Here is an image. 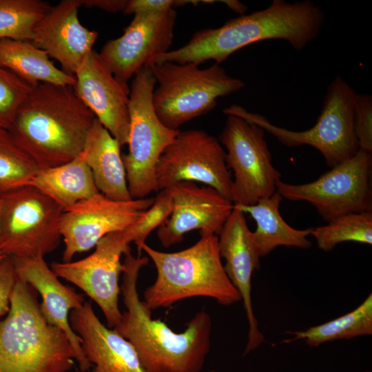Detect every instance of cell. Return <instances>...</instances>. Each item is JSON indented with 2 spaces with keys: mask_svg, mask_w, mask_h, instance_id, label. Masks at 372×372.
<instances>
[{
  "mask_svg": "<svg viewBox=\"0 0 372 372\" xmlns=\"http://www.w3.org/2000/svg\"><path fill=\"white\" fill-rule=\"evenodd\" d=\"M123 255L120 288L127 310L113 329L132 344L145 372H201L211 347L210 316L196 313L181 333L152 318L137 290L140 269L149 258L134 256L130 249Z\"/></svg>",
  "mask_w": 372,
  "mask_h": 372,
  "instance_id": "cell-1",
  "label": "cell"
},
{
  "mask_svg": "<svg viewBox=\"0 0 372 372\" xmlns=\"http://www.w3.org/2000/svg\"><path fill=\"white\" fill-rule=\"evenodd\" d=\"M324 21L323 11L311 1L273 0L267 8L231 19L219 28L196 31L185 45L158 56L153 63L220 64L238 50L269 39L287 41L301 51L318 35Z\"/></svg>",
  "mask_w": 372,
  "mask_h": 372,
  "instance_id": "cell-2",
  "label": "cell"
},
{
  "mask_svg": "<svg viewBox=\"0 0 372 372\" xmlns=\"http://www.w3.org/2000/svg\"><path fill=\"white\" fill-rule=\"evenodd\" d=\"M95 118L72 86L39 83L19 107L8 131L45 169L80 155Z\"/></svg>",
  "mask_w": 372,
  "mask_h": 372,
  "instance_id": "cell-3",
  "label": "cell"
},
{
  "mask_svg": "<svg viewBox=\"0 0 372 372\" xmlns=\"http://www.w3.org/2000/svg\"><path fill=\"white\" fill-rule=\"evenodd\" d=\"M0 320V372H68L75 353L66 335L43 316L34 289L17 278Z\"/></svg>",
  "mask_w": 372,
  "mask_h": 372,
  "instance_id": "cell-4",
  "label": "cell"
},
{
  "mask_svg": "<svg viewBox=\"0 0 372 372\" xmlns=\"http://www.w3.org/2000/svg\"><path fill=\"white\" fill-rule=\"evenodd\" d=\"M218 242L216 235L204 236L194 245L171 253L156 250L145 242L137 244L138 255L143 250L157 271L155 282L144 291L147 306L153 310L200 296L214 298L223 305L240 301L225 271Z\"/></svg>",
  "mask_w": 372,
  "mask_h": 372,
  "instance_id": "cell-5",
  "label": "cell"
},
{
  "mask_svg": "<svg viewBox=\"0 0 372 372\" xmlns=\"http://www.w3.org/2000/svg\"><path fill=\"white\" fill-rule=\"evenodd\" d=\"M149 67L158 85L152 94L155 112L163 124L173 130H180L185 123L214 109L218 98L245 86L217 63L206 68L174 62L154 63Z\"/></svg>",
  "mask_w": 372,
  "mask_h": 372,
  "instance_id": "cell-6",
  "label": "cell"
},
{
  "mask_svg": "<svg viewBox=\"0 0 372 372\" xmlns=\"http://www.w3.org/2000/svg\"><path fill=\"white\" fill-rule=\"evenodd\" d=\"M357 92L338 76L327 87L322 109L316 124L309 130L293 131L272 124L265 116L247 111L238 105L223 110L254 123L289 147L309 145L323 156L333 167L353 156L359 150L355 134V106Z\"/></svg>",
  "mask_w": 372,
  "mask_h": 372,
  "instance_id": "cell-7",
  "label": "cell"
},
{
  "mask_svg": "<svg viewBox=\"0 0 372 372\" xmlns=\"http://www.w3.org/2000/svg\"><path fill=\"white\" fill-rule=\"evenodd\" d=\"M155 87L156 79L148 66L134 76L130 88L128 152L122 158L132 199L147 198L158 191L157 163L180 131L165 126L156 115L152 103Z\"/></svg>",
  "mask_w": 372,
  "mask_h": 372,
  "instance_id": "cell-8",
  "label": "cell"
},
{
  "mask_svg": "<svg viewBox=\"0 0 372 372\" xmlns=\"http://www.w3.org/2000/svg\"><path fill=\"white\" fill-rule=\"evenodd\" d=\"M0 251L6 256H43L60 245L63 208L28 185L1 194Z\"/></svg>",
  "mask_w": 372,
  "mask_h": 372,
  "instance_id": "cell-9",
  "label": "cell"
},
{
  "mask_svg": "<svg viewBox=\"0 0 372 372\" xmlns=\"http://www.w3.org/2000/svg\"><path fill=\"white\" fill-rule=\"evenodd\" d=\"M371 169V153L359 149L311 183L278 180L276 192L282 198L310 203L327 222L344 214L372 211Z\"/></svg>",
  "mask_w": 372,
  "mask_h": 372,
  "instance_id": "cell-10",
  "label": "cell"
},
{
  "mask_svg": "<svg viewBox=\"0 0 372 372\" xmlns=\"http://www.w3.org/2000/svg\"><path fill=\"white\" fill-rule=\"evenodd\" d=\"M227 116L219 141L226 149L227 166L234 172L231 201L254 205L276 192L281 174L272 165L264 130L238 116Z\"/></svg>",
  "mask_w": 372,
  "mask_h": 372,
  "instance_id": "cell-11",
  "label": "cell"
},
{
  "mask_svg": "<svg viewBox=\"0 0 372 372\" xmlns=\"http://www.w3.org/2000/svg\"><path fill=\"white\" fill-rule=\"evenodd\" d=\"M158 189L182 182L209 186L231 201L232 178L219 140L203 130L179 131L156 166Z\"/></svg>",
  "mask_w": 372,
  "mask_h": 372,
  "instance_id": "cell-12",
  "label": "cell"
},
{
  "mask_svg": "<svg viewBox=\"0 0 372 372\" xmlns=\"http://www.w3.org/2000/svg\"><path fill=\"white\" fill-rule=\"evenodd\" d=\"M130 243L125 229L102 238L94 251L81 260L50 265L57 277L79 287L99 306L110 329L118 323L122 315L118 308L121 258L130 249Z\"/></svg>",
  "mask_w": 372,
  "mask_h": 372,
  "instance_id": "cell-13",
  "label": "cell"
},
{
  "mask_svg": "<svg viewBox=\"0 0 372 372\" xmlns=\"http://www.w3.org/2000/svg\"><path fill=\"white\" fill-rule=\"evenodd\" d=\"M154 198L119 201L101 193L63 211L60 231L65 243L63 262L87 251L106 235L134 225L152 205Z\"/></svg>",
  "mask_w": 372,
  "mask_h": 372,
  "instance_id": "cell-14",
  "label": "cell"
},
{
  "mask_svg": "<svg viewBox=\"0 0 372 372\" xmlns=\"http://www.w3.org/2000/svg\"><path fill=\"white\" fill-rule=\"evenodd\" d=\"M176 21L175 9L135 14L123 34L108 41L99 56L116 79L127 83L156 57L169 51Z\"/></svg>",
  "mask_w": 372,
  "mask_h": 372,
  "instance_id": "cell-15",
  "label": "cell"
},
{
  "mask_svg": "<svg viewBox=\"0 0 372 372\" xmlns=\"http://www.w3.org/2000/svg\"><path fill=\"white\" fill-rule=\"evenodd\" d=\"M173 209L165 223L157 229L165 247L183 241L185 234L199 230L201 236H218L231 214L234 203L214 188L182 181L170 187Z\"/></svg>",
  "mask_w": 372,
  "mask_h": 372,
  "instance_id": "cell-16",
  "label": "cell"
},
{
  "mask_svg": "<svg viewBox=\"0 0 372 372\" xmlns=\"http://www.w3.org/2000/svg\"><path fill=\"white\" fill-rule=\"evenodd\" d=\"M74 76L72 87L77 97L121 147L126 145L130 130L127 83L116 79L93 50Z\"/></svg>",
  "mask_w": 372,
  "mask_h": 372,
  "instance_id": "cell-17",
  "label": "cell"
},
{
  "mask_svg": "<svg viewBox=\"0 0 372 372\" xmlns=\"http://www.w3.org/2000/svg\"><path fill=\"white\" fill-rule=\"evenodd\" d=\"M218 237L220 256L225 260V271L238 291L246 312L249 324L244 351L246 355L265 342L251 300V278L254 271L260 268V257L254 244L245 213L234 205Z\"/></svg>",
  "mask_w": 372,
  "mask_h": 372,
  "instance_id": "cell-18",
  "label": "cell"
},
{
  "mask_svg": "<svg viewBox=\"0 0 372 372\" xmlns=\"http://www.w3.org/2000/svg\"><path fill=\"white\" fill-rule=\"evenodd\" d=\"M82 0H63L36 23L31 43L61 65V70L74 76L92 50L99 34L80 23L79 8Z\"/></svg>",
  "mask_w": 372,
  "mask_h": 372,
  "instance_id": "cell-19",
  "label": "cell"
},
{
  "mask_svg": "<svg viewBox=\"0 0 372 372\" xmlns=\"http://www.w3.org/2000/svg\"><path fill=\"white\" fill-rule=\"evenodd\" d=\"M9 257L17 278L40 293L42 298L40 309L45 320L66 334L74 351L75 360L79 365L80 371H88L92 365L85 356L81 338L72 329L69 320L71 311L83 306L84 296L76 293L74 288L63 285L43 256Z\"/></svg>",
  "mask_w": 372,
  "mask_h": 372,
  "instance_id": "cell-20",
  "label": "cell"
},
{
  "mask_svg": "<svg viewBox=\"0 0 372 372\" xmlns=\"http://www.w3.org/2000/svg\"><path fill=\"white\" fill-rule=\"evenodd\" d=\"M69 320L81 338L92 372H145L132 344L101 323L90 302L85 301L81 308L71 311Z\"/></svg>",
  "mask_w": 372,
  "mask_h": 372,
  "instance_id": "cell-21",
  "label": "cell"
},
{
  "mask_svg": "<svg viewBox=\"0 0 372 372\" xmlns=\"http://www.w3.org/2000/svg\"><path fill=\"white\" fill-rule=\"evenodd\" d=\"M121 145L95 118L87 134L81 154L90 169L99 192L119 201L132 199L121 154Z\"/></svg>",
  "mask_w": 372,
  "mask_h": 372,
  "instance_id": "cell-22",
  "label": "cell"
},
{
  "mask_svg": "<svg viewBox=\"0 0 372 372\" xmlns=\"http://www.w3.org/2000/svg\"><path fill=\"white\" fill-rule=\"evenodd\" d=\"M282 199L276 192L269 197L260 199L254 205H234L244 213L249 214L256 221V229L251 231V238L260 258L280 246L308 249L312 245L307 238L312 228L297 229L284 220L279 211Z\"/></svg>",
  "mask_w": 372,
  "mask_h": 372,
  "instance_id": "cell-23",
  "label": "cell"
},
{
  "mask_svg": "<svg viewBox=\"0 0 372 372\" xmlns=\"http://www.w3.org/2000/svg\"><path fill=\"white\" fill-rule=\"evenodd\" d=\"M29 185L56 202L63 211L100 193L81 153L67 163L40 169Z\"/></svg>",
  "mask_w": 372,
  "mask_h": 372,
  "instance_id": "cell-24",
  "label": "cell"
},
{
  "mask_svg": "<svg viewBox=\"0 0 372 372\" xmlns=\"http://www.w3.org/2000/svg\"><path fill=\"white\" fill-rule=\"evenodd\" d=\"M0 68L34 86L39 83L72 86L74 76L58 69L43 50L30 41L0 39Z\"/></svg>",
  "mask_w": 372,
  "mask_h": 372,
  "instance_id": "cell-25",
  "label": "cell"
},
{
  "mask_svg": "<svg viewBox=\"0 0 372 372\" xmlns=\"http://www.w3.org/2000/svg\"><path fill=\"white\" fill-rule=\"evenodd\" d=\"M293 338L284 343L303 340L310 347L340 339L372 335V293L355 309L327 322L304 331H287Z\"/></svg>",
  "mask_w": 372,
  "mask_h": 372,
  "instance_id": "cell-26",
  "label": "cell"
},
{
  "mask_svg": "<svg viewBox=\"0 0 372 372\" xmlns=\"http://www.w3.org/2000/svg\"><path fill=\"white\" fill-rule=\"evenodd\" d=\"M326 225L312 228L311 235L318 248L331 251L344 242L372 244V211L351 213L337 217Z\"/></svg>",
  "mask_w": 372,
  "mask_h": 372,
  "instance_id": "cell-27",
  "label": "cell"
},
{
  "mask_svg": "<svg viewBox=\"0 0 372 372\" xmlns=\"http://www.w3.org/2000/svg\"><path fill=\"white\" fill-rule=\"evenodd\" d=\"M50 8L41 0H0V39L31 41L34 25Z\"/></svg>",
  "mask_w": 372,
  "mask_h": 372,
  "instance_id": "cell-28",
  "label": "cell"
},
{
  "mask_svg": "<svg viewBox=\"0 0 372 372\" xmlns=\"http://www.w3.org/2000/svg\"><path fill=\"white\" fill-rule=\"evenodd\" d=\"M39 170L10 132L0 128V194L29 185Z\"/></svg>",
  "mask_w": 372,
  "mask_h": 372,
  "instance_id": "cell-29",
  "label": "cell"
},
{
  "mask_svg": "<svg viewBox=\"0 0 372 372\" xmlns=\"http://www.w3.org/2000/svg\"><path fill=\"white\" fill-rule=\"evenodd\" d=\"M33 87L0 68V128L9 130L19 107Z\"/></svg>",
  "mask_w": 372,
  "mask_h": 372,
  "instance_id": "cell-30",
  "label": "cell"
},
{
  "mask_svg": "<svg viewBox=\"0 0 372 372\" xmlns=\"http://www.w3.org/2000/svg\"><path fill=\"white\" fill-rule=\"evenodd\" d=\"M173 209L172 195L169 188L159 190L152 205L141 220L126 228L131 242H145L149 234L168 219Z\"/></svg>",
  "mask_w": 372,
  "mask_h": 372,
  "instance_id": "cell-31",
  "label": "cell"
},
{
  "mask_svg": "<svg viewBox=\"0 0 372 372\" xmlns=\"http://www.w3.org/2000/svg\"><path fill=\"white\" fill-rule=\"evenodd\" d=\"M355 134L359 149L372 153V96L357 94L355 106Z\"/></svg>",
  "mask_w": 372,
  "mask_h": 372,
  "instance_id": "cell-32",
  "label": "cell"
},
{
  "mask_svg": "<svg viewBox=\"0 0 372 372\" xmlns=\"http://www.w3.org/2000/svg\"><path fill=\"white\" fill-rule=\"evenodd\" d=\"M200 3L196 0H130L128 1L125 14L151 13L167 11L175 7L186 4L196 6Z\"/></svg>",
  "mask_w": 372,
  "mask_h": 372,
  "instance_id": "cell-33",
  "label": "cell"
},
{
  "mask_svg": "<svg viewBox=\"0 0 372 372\" xmlns=\"http://www.w3.org/2000/svg\"><path fill=\"white\" fill-rule=\"evenodd\" d=\"M17 279L11 258L6 256L0 262V317L10 311V295Z\"/></svg>",
  "mask_w": 372,
  "mask_h": 372,
  "instance_id": "cell-34",
  "label": "cell"
},
{
  "mask_svg": "<svg viewBox=\"0 0 372 372\" xmlns=\"http://www.w3.org/2000/svg\"><path fill=\"white\" fill-rule=\"evenodd\" d=\"M83 6L96 8L110 12L124 11L128 3L127 0H82Z\"/></svg>",
  "mask_w": 372,
  "mask_h": 372,
  "instance_id": "cell-35",
  "label": "cell"
},
{
  "mask_svg": "<svg viewBox=\"0 0 372 372\" xmlns=\"http://www.w3.org/2000/svg\"><path fill=\"white\" fill-rule=\"evenodd\" d=\"M226 4L230 9L234 12L242 15L247 10V7L242 3L234 0L220 1Z\"/></svg>",
  "mask_w": 372,
  "mask_h": 372,
  "instance_id": "cell-36",
  "label": "cell"
},
{
  "mask_svg": "<svg viewBox=\"0 0 372 372\" xmlns=\"http://www.w3.org/2000/svg\"><path fill=\"white\" fill-rule=\"evenodd\" d=\"M6 257L1 251H0V262L2 261V260Z\"/></svg>",
  "mask_w": 372,
  "mask_h": 372,
  "instance_id": "cell-37",
  "label": "cell"
},
{
  "mask_svg": "<svg viewBox=\"0 0 372 372\" xmlns=\"http://www.w3.org/2000/svg\"><path fill=\"white\" fill-rule=\"evenodd\" d=\"M1 198H0V223H1Z\"/></svg>",
  "mask_w": 372,
  "mask_h": 372,
  "instance_id": "cell-38",
  "label": "cell"
},
{
  "mask_svg": "<svg viewBox=\"0 0 372 372\" xmlns=\"http://www.w3.org/2000/svg\"><path fill=\"white\" fill-rule=\"evenodd\" d=\"M76 372H82V371H81L80 370H77Z\"/></svg>",
  "mask_w": 372,
  "mask_h": 372,
  "instance_id": "cell-39",
  "label": "cell"
},
{
  "mask_svg": "<svg viewBox=\"0 0 372 372\" xmlns=\"http://www.w3.org/2000/svg\"><path fill=\"white\" fill-rule=\"evenodd\" d=\"M211 372H215V371H211Z\"/></svg>",
  "mask_w": 372,
  "mask_h": 372,
  "instance_id": "cell-40",
  "label": "cell"
}]
</instances>
